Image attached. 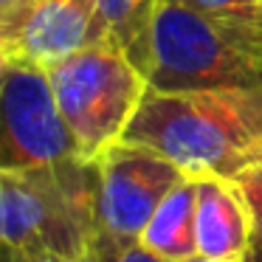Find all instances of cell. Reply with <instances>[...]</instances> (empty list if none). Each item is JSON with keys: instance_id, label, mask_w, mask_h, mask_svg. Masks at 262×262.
Segmentation results:
<instances>
[{"instance_id": "17", "label": "cell", "mask_w": 262, "mask_h": 262, "mask_svg": "<svg viewBox=\"0 0 262 262\" xmlns=\"http://www.w3.org/2000/svg\"><path fill=\"white\" fill-rule=\"evenodd\" d=\"M259 9H262V0H259Z\"/></svg>"}, {"instance_id": "2", "label": "cell", "mask_w": 262, "mask_h": 262, "mask_svg": "<svg viewBox=\"0 0 262 262\" xmlns=\"http://www.w3.org/2000/svg\"><path fill=\"white\" fill-rule=\"evenodd\" d=\"M99 161L0 172V239L6 254H54L85 262L99 231Z\"/></svg>"}, {"instance_id": "14", "label": "cell", "mask_w": 262, "mask_h": 262, "mask_svg": "<svg viewBox=\"0 0 262 262\" xmlns=\"http://www.w3.org/2000/svg\"><path fill=\"white\" fill-rule=\"evenodd\" d=\"M6 262H79V259H65L54 254H6Z\"/></svg>"}, {"instance_id": "10", "label": "cell", "mask_w": 262, "mask_h": 262, "mask_svg": "<svg viewBox=\"0 0 262 262\" xmlns=\"http://www.w3.org/2000/svg\"><path fill=\"white\" fill-rule=\"evenodd\" d=\"M96 9L102 40L121 48L147 76L152 62V26L158 0H96Z\"/></svg>"}, {"instance_id": "15", "label": "cell", "mask_w": 262, "mask_h": 262, "mask_svg": "<svg viewBox=\"0 0 262 262\" xmlns=\"http://www.w3.org/2000/svg\"><path fill=\"white\" fill-rule=\"evenodd\" d=\"M189 262H211V259H203V256H194V259H189ZM245 262H254V256H251V259H245Z\"/></svg>"}, {"instance_id": "9", "label": "cell", "mask_w": 262, "mask_h": 262, "mask_svg": "<svg viewBox=\"0 0 262 262\" xmlns=\"http://www.w3.org/2000/svg\"><path fill=\"white\" fill-rule=\"evenodd\" d=\"M198 178H183L158 206L141 234V243L169 262H189L198 256Z\"/></svg>"}, {"instance_id": "13", "label": "cell", "mask_w": 262, "mask_h": 262, "mask_svg": "<svg viewBox=\"0 0 262 262\" xmlns=\"http://www.w3.org/2000/svg\"><path fill=\"white\" fill-rule=\"evenodd\" d=\"M183 6L198 9L206 14L220 17H243V20H262L259 0H181Z\"/></svg>"}, {"instance_id": "6", "label": "cell", "mask_w": 262, "mask_h": 262, "mask_svg": "<svg viewBox=\"0 0 262 262\" xmlns=\"http://www.w3.org/2000/svg\"><path fill=\"white\" fill-rule=\"evenodd\" d=\"M99 228L121 239H141L166 194L189 178L178 164L144 144L116 141L99 155Z\"/></svg>"}, {"instance_id": "4", "label": "cell", "mask_w": 262, "mask_h": 262, "mask_svg": "<svg viewBox=\"0 0 262 262\" xmlns=\"http://www.w3.org/2000/svg\"><path fill=\"white\" fill-rule=\"evenodd\" d=\"M48 74L82 158L91 161L124 138L149 88L138 65L113 42H93Z\"/></svg>"}, {"instance_id": "1", "label": "cell", "mask_w": 262, "mask_h": 262, "mask_svg": "<svg viewBox=\"0 0 262 262\" xmlns=\"http://www.w3.org/2000/svg\"><path fill=\"white\" fill-rule=\"evenodd\" d=\"M121 141L155 149L189 178L234 181L262 152V88H147Z\"/></svg>"}, {"instance_id": "16", "label": "cell", "mask_w": 262, "mask_h": 262, "mask_svg": "<svg viewBox=\"0 0 262 262\" xmlns=\"http://www.w3.org/2000/svg\"><path fill=\"white\" fill-rule=\"evenodd\" d=\"M254 262H262V254H259V251H254Z\"/></svg>"}, {"instance_id": "5", "label": "cell", "mask_w": 262, "mask_h": 262, "mask_svg": "<svg viewBox=\"0 0 262 262\" xmlns=\"http://www.w3.org/2000/svg\"><path fill=\"white\" fill-rule=\"evenodd\" d=\"M3 152L0 172L51 166L76 158L79 144L68 127L51 74L23 57H3Z\"/></svg>"}, {"instance_id": "12", "label": "cell", "mask_w": 262, "mask_h": 262, "mask_svg": "<svg viewBox=\"0 0 262 262\" xmlns=\"http://www.w3.org/2000/svg\"><path fill=\"white\" fill-rule=\"evenodd\" d=\"M234 183H237L239 194L245 198V203L251 209V217H254V231H256V248L254 251L262 254V152L234 178Z\"/></svg>"}, {"instance_id": "3", "label": "cell", "mask_w": 262, "mask_h": 262, "mask_svg": "<svg viewBox=\"0 0 262 262\" xmlns=\"http://www.w3.org/2000/svg\"><path fill=\"white\" fill-rule=\"evenodd\" d=\"M152 91L262 88V20L220 17L158 0L152 26Z\"/></svg>"}, {"instance_id": "8", "label": "cell", "mask_w": 262, "mask_h": 262, "mask_svg": "<svg viewBox=\"0 0 262 262\" xmlns=\"http://www.w3.org/2000/svg\"><path fill=\"white\" fill-rule=\"evenodd\" d=\"M198 256L211 262H245L254 256V217L237 183L226 178H198Z\"/></svg>"}, {"instance_id": "11", "label": "cell", "mask_w": 262, "mask_h": 262, "mask_svg": "<svg viewBox=\"0 0 262 262\" xmlns=\"http://www.w3.org/2000/svg\"><path fill=\"white\" fill-rule=\"evenodd\" d=\"M85 262H169L161 254L141 243V239H121L99 228L88 245Z\"/></svg>"}, {"instance_id": "7", "label": "cell", "mask_w": 262, "mask_h": 262, "mask_svg": "<svg viewBox=\"0 0 262 262\" xmlns=\"http://www.w3.org/2000/svg\"><path fill=\"white\" fill-rule=\"evenodd\" d=\"M93 42H104L96 0H34L14 46L0 57H23L48 71Z\"/></svg>"}]
</instances>
